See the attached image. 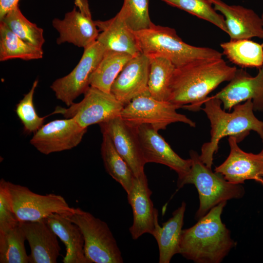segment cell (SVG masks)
<instances>
[{"mask_svg": "<svg viewBox=\"0 0 263 263\" xmlns=\"http://www.w3.org/2000/svg\"><path fill=\"white\" fill-rule=\"evenodd\" d=\"M237 69L223 58L198 60L175 68L168 101L180 108L199 111L209 94L222 83L230 81Z\"/></svg>", "mask_w": 263, "mask_h": 263, "instance_id": "6da1fadb", "label": "cell"}, {"mask_svg": "<svg viewBox=\"0 0 263 263\" xmlns=\"http://www.w3.org/2000/svg\"><path fill=\"white\" fill-rule=\"evenodd\" d=\"M226 204L222 202L198 220L192 226L183 229L179 254L196 263H220L237 243L222 222L221 214Z\"/></svg>", "mask_w": 263, "mask_h": 263, "instance_id": "7a4b0ae2", "label": "cell"}, {"mask_svg": "<svg viewBox=\"0 0 263 263\" xmlns=\"http://www.w3.org/2000/svg\"><path fill=\"white\" fill-rule=\"evenodd\" d=\"M222 104L220 100L208 96L204 102V107L201 109L210 122L211 137L209 142L202 145L200 157L209 168H211L220 141L225 136H234L239 142L250 131H254L263 142V121L255 116L251 100L235 105L231 113L222 109Z\"/></svg>", "mask_w": 263, "mask_h": 263, "instance_id": "3957f363", "label": "cell"}, {"mask_svg": "<svg viewBox=\"0 0 263 263\" xmlns=\"http://www.w3.org/2000/svg\"><path fill=\"white\" fill-rule=\"evenodd\" d=\"M134 32L141 53L166 58L176 68L198 60L222 58L223 54L214 49L186 43L169 27L151 22L148 28Z\"/></svg>", "mask_w": 263, "mask_h": 263, "instance_id": "277c9868", "label": "cell"}, {"mask_svg": "<svg viewBox=\"0 0 263 263\" xmlns=\"http://www.w3.org/2000/svg\"><path fill=\"white\" fill-rule=\"evenodd\" d=\"M189 154L192 162L190 169L184 177L177 180V187L180 188L186 184H193L197 188L200 204L195 214L196 220L222 202L243 197L245 190L241 184H231L222 175L213 172L195 151L190 150Z\"/></svg>", "mask_w": 263, "mask_h": 263, "instance_id": "5b68a950", "label": "cell"}, {"mask_svg": "<svg viewBox=\"0 0 263 263\" xmlns=\"http://www.w3.org/2000/svg\"><path fill=\"white\" fill-rule=\"evenodd\" d=\"M67 217L80 229L84 252L91 263H122L121 251L107 224L80 208Z\"/></svg>", "mask_w": 263, "mask_h": 263, "instance_id": "8992f818", "label": "cell"}, {"mask_svg": "<svg viewBox=\"0 0 263 263\" xmlns=\"http://www.w3.org/2000/svg\"><path fill=\"white\" fill-rule=\"evenodd\" d=\"M178 106L170 102L158 100L148 93L133 98L124 106L120 116L133 127L148 124L157 131L177 122L195 128L196 123L186 115L178 113Z\"/></svg>", "mask_w": 263, "mask_h": 263, "instance_id": "52a82bcc", "label": "cell"}, {"mask_svg": "<svg viewBox=\"0 0 263 263\" xmlns=\"http://www.w3.org/2000/svg\"><path fill=\"white\" fill-rule=\"evenodd\" d=\"M14 210L19 221L33 222L45 219L53 214L69 216L75 212L61 195H41L27 187L7 181Z\"/></svg>", "mask_w": 263, "mask_h": 263, "instance_id": "ba28073f", "label": "cell"}, {"mask_svg": "<svg viewBox=\"0 0 263 263\" xmlns=\"http://www.w3.org/2000/svg\"><path fill=\"white\" fill-rule=\"evenodd\" d=\"M84 95L79 102H74L67 108L57 106L51 114L59 113L65 118H73L82 127L87 129L119 116L124 108L111 93L91 86Z\"/></svg>", "mask_w": 263, "mask_h": 263, "instance_id": "9c48e42d", "label": "cell"}, {"mask_svg": "<svg viewBox=\"0 0 263 263\" xmlns=\"http://www.w3.org/2000/svg\"><path fill=\"white\" fill-rule=\"evenodd\" d=\"M106 50L97 40L84 49L80 60L67 75L55 80L50 86L56 98L68 107L90 86L91 77Z\"/></svg>", "mask_w": 263, "mask_h": 263, "instance_id": "30bf717a", "label": "cell"}, {"mask_svg": "<svg viewBox=\"0 0 263 263\" xmlns=\"http://www.w3.org/2000/svg\"><path fill=\"white\" fill-rule=\"evenodd\" d=\"M87 131L73 118L56 119L43 125L30 143L39 152L48 155L76 147Z\"/></svg>", "mask_w": 263, "mask_h": 263, "instance_id": "8fae6325", "label": "cell"}, {"mask_svg": "<svg viewBox=\"0 0 263 263\" xmlns=\"http://www.w3.org/2000/svg\"><path fill=\"white\" fill-rule=\"evenodd\" d=\"M140 148L145 163L165 165L175 171L178 180L184 177L191 166L190 158L184 159L178 155L164 138L152 126L142 124L136 127Z\"/></svg>", "mask_w": 263, "mask_h": 263, "instance_id": "7c38bea8", "label": "cell"}, {"mask_svg": "<svg viewBox=\"0 0 263 263\" xmlns=\"http://www.w3.org/2000/svg\"><path fill=\"white\" fill-rule=\"evenodd\" d=\"M236 137L229 136V155L225 161L214 169L228 182L242 184L248 180L263 185V149L258 154L243 150L238 145Z\"/></svg>", "mask_w": 263, "mask_h": 263, "instance_id": "4fadbf2b", "label": "cell"}, {"mask_svg": "<svg viewBox=\"0 0 263 263\" xmlns=\"http://www.w3.org/2000/svg\"><path fill=\"white\" fill-rule=\"evenodd\" d=\"M151 194L145 173L134 177L131 189L127 193L133 212V223L129 231L134 240L145 233L152 235L159 225L158 212L154 207Z\"/></svg>", "mask_w": 263, "mask_h": 263, "instance_id": "5bb4252c", "label": "cell"}, {"mask_svg": "<svg viewBox=\"0 0 263 263\" xmlns=\"http://www.w3.org/2000/svg\"><path fill=\"white\" fill-rule=\"evenodd\" d=\"M101 132L111 138L118 152L128 164L135 177L144 172L146 164L141 152L136 128L120 115L99 124Z\"/></svg>", "mask_w": 263, "mask_h": 263, "instance_id": "9a60e30c", "label": "cell"}, {"mask_svg": "<svg viewBox=\"0 0 263 263\" xmlns=\"http://www.w3.org/2000/svg\"><path fill=\"white\" fill-rule=\"evenodd\" d=\"M209 97L220 100L225 110H231L235 105L251 100L254 111L263 112V67L255 76L237 69L229 83Z\"/></svg>", "mask_w": 263, "mask_h": 263, "instance_id": "2e32d148", "label": "cell"}, {"mask_svg": "<svg viewBox=\"0 0 263 263\" xmlns=\"http://www.w3.org/2000/svg\"><path fill=\"white\" fill-rule=\"evenodd\" d=\"M150 66L149 57L141 53L127 62L115 79L110 93L124 106L133 98L149 93Z\"/></svg>", "mask_w": 263, "mask_h": 263, "instance_id": "e0dca14e", "label": "cell"}, {"mask_svg": "<svg viewBox=\"0 0 263 263\" xmlns=\"http://www.w3.org/2000/svg\"><path fill=\"white\" fill-rule=\"evenodd\" d=\"M215 10L224 17L230 40L263 38V23L254 10L239 5H229L222 0H210Z\"/></svg>", "mask_w": 263, "mask_h": 263, "instance_id": "ac0fdd59", "label": "cell"}, {"mask_svg": "<svg viewBox=\"0 0 263 263\" xmlns=\"http://www.w3.org/2000/svg\"><path fill=\"white\" fill-rule=\"evenodd\" d=\"M53 27L58 32L56 43L68 42L84 49L97 40L99 31L92 17L83 14L76 7L60 19H54Z\"/></svg>", "mask_w": 263, "mask_h": 263, "instance_id": "d6986e66", "label": "cell"}, {"mask_svg": "<svg viewBox=\"0 0 263 263\" xmlns=\"http://www.w3.org/2000/svg\"><path fill=\"white\" fill-rule=\"evenodd\" d=\"M20 225L30 249L29 263H56L60 254L57 236L45 219L22 222Z\"/></svg>", "mask_w": 263, "mask_h": 263, "instance_id": "ffe728a7", "label": "cell"}, {"mask_svg": "<svg viewBox=\"0 0 263 263\" xmlns=\"http://www.w3.org/2000/svg\"><path fill=\"white\" fill-rule=\"evenodd\" d=\"M99 31L97 41L107 51L124 53L135 56L141 53L133 31L118 12L107 20H95Z\"/></svg>", "mask_w": 263, "mask_h": 263, "instance_id": "44dd1931", "label": "cell"}, {"mask_svg": "<svg viewBox=\"0 0 263 263\" xmlns=\"http://www.w3.org/2000/svg\"><path fill=\"white\" fill-rule=\"evenodd\" d=\"M45 220L65 246L63 263H91L85 256L84 238L77 225L67 216L58 214H52Z\"/></svg>", "mask_w": 263, "mask_h": 263, "instance_id": "7402d4cb", "label": "cell"}, {"mask_svg": "<svg viewBox=\"0 0 263 263\" xmlns=\"http://www.w3.org/2000/svg\"><path fill=\"white\" fill-rule=\"evenodd\" d=\"M186 204L174 210L167 221L156 227L152 236L157 241L159 249V263H169L173 256L179 254V244L184 224Z\"/></svg>", "mask_w": 263, "mask_h": 263, "instance_id": "603a6c76", "label": "cell"}, {"mask_svg": "<svg viewBox=\"0 0 263 263\" xmlns=\"http://www.w3.org/2000/svg\"><path fill=\"white\" fill-rule=\"evenodd\" d=\"M102 133L101 154L107 172L121 185L127 194L132 187L134 175L127 163L118 152L109 135Z\"/></svg>", "mask_w": 263, "mask_h": 263, "instance_id": "cb8c5ba5", "label": "cell"}, {"mask_svg": "<svg viewBox=\"0 0 263 263\" xmlns=\"http://www.w3.org/2000/svg\"><path fill=\"white\" fill-rule=\"evenodd\" d=\"M42 48L28 43L14 33L0 21V61L19 58L31 60L42 58Z\"/></svg>", "mask_w": 263, "mask_h": 263, "instance_id": "d4e9b609", "label": "cell"}, {"mask_svg": "<svg viewBox=\"0 0 263 263\" xmlns=\"http://www.w3.org/2000/svg\"><path fill=\"white\" fill-rule=\"evenodd\" d=\"M223 54L233 63L242 67H263V42L242 39L222 43Z\"/></svg>", "mask_w": 263, "mask_h": 263, "instance_id": "484cf974", "label": "cell"}, {"mask_svg": "<svg viewBox=\"0 0 263 263\" xmlns=\"http://www.w3.org/2000/svg\"><path fill=\"white\" fill-rule=\"evenodd\" d=\"M132 57L126 53L106 51L91 77L90 86L110 93L111 86L115 79L127 62Z\"/></svg>", "mask_w": 263, "mask_h": 263, "instance_id": "4316f807", "label": "cell"}, {"mask_svg": "<svg viewBox=\"0 0 263 263\" xmlns=\"http://www.w3.org/2000/svg\"><path fill=\"white\" fill-rule=\"evenodd\" d=\"M150 66L148 90L156 99L168 101L169 86L175 66L169 59L161 56L149 57Z\"/></svg>", "mask_w": 263, "mask_h": 263, "instance_id": "83f0119b", "label": "cell"}, {"mask_svg": "<svg viewBox=\"0 0 263 263\" xmlns=\"http://www.w3.org/2000/svg\"><path fill=\"white\" fill-rule=\"evenodd\" d=\"M26 240L20 223L12 228L0 232V263H29L24 245Z\"/></svg>", "mask_w": 263, "mask_h": 263, "instance_id": "f1b7e54d", "label": "cell"}, {"mask_svg": "<svg viewBox=\"0 0 263 263\" xmlns=\"http://www.w3.org/2000/svg\"><path fill=\"white\" fill-rule=\"evenodd\" d=\"M0 21L23 40L42 48L45 42L43 29L26 19L19 5L10 10Z\"/></svg>", "mask_w": 263, "mask_h": 263, "instance_id": "f546056e", "label": "cell"}, {"mask_svg": "<svg viewBox=\"0 0 263 263\" xmlns=\"http://www.w3.org/2000/svg\"><path fill=\"white\" fill-rule=\"evenodd\" d=\"M161 0L171 6L206 20L227 33L224 16L215 10L210 0Z\"/></svg>", "mask_w": 263, "mask_h": 263, "instance_id": "4dcf8cb0", "label": "cell"}, {"mask_svg": "<svg viewBox=\"0 0 263 263\" xmlns=\"http://www.w3.org/2000/svg\"><path fill=\"white\" fill-rule=\"evenodd\" d=\"M38 83L36 80L30 91L17 104L16 113L23 126L24 132L26 133H35L43 125L44 119L49 115L39 116L35 109L34 95Z\"/></svg>", "mask_w": 263, "mask_h": 263, "instance_id": "1f68e13d", "label": "cell"}, {"mask_svg": "<svg viewBox=\"0 0 263 263\" xmlns=\"http://www.w3.org/2000/svg\"><path fill=\"white\" fill-rule=\"evenodd\" d=\"M119 13L134 32L148 28L152 22L149 13V0H124Z\"/></svg>", "mask_w": 263, "mask_h": 263, "instance_id": "d6a6232c", "label": "cell"}, {"mask_svg": "<svg viewBox=\"0 0 263 263\" xmlns=\"http://www.w3.org/2000/svg\"><path fill=\"white\" fill-rule=\"evenodd\" d=\"M14 210L7 181L0 180V232L5 231L19 224Z\"/></svg>", "mask_w": 263, "mask_h": 263, "instance_id": "836d02e7", "label": "cell"}, {"mask_svg": "<svg viewBox=\"0 0 263 263\" xmlns=\"http://www.w3.org/2000/svg\"><path fill=\"white\" fill-rule=\"evenodd\" d=\"M19 0H0V19L10 10L19 5Z\"/></svg>", "mask_w": 263, "mask_h": 263, "instance_id": "e575fe53", "label": "cell"}, {"mask_svg": "<svg viewBox=\"0 0 263 263\" xmlns=\"http://www.w3.org/2000/svg\"><path fill=\"white\" fill-rule=\"evenodd\" d=\"M75 3L81 12L88 17H92L87 0H75Z\"/></svg>", "mask_w": 263, "mask_h": 263, "instance_id": "d590c367", "label": "cell"}, {"mask_svg": "<svg viewBox=\"0 0 263 263\" xmlns=\"http://www.w3.org/2000/svg\"><path fill=\"white\" fill-rule=\"evenodd\" d=\"M261 18H262V21H263V13H262V16H261Z\"/></svg>", "mask_w": 263, "mask_h": 263, "instance_id": "8d00e7d4", "label": "cell"}]
</instances>
